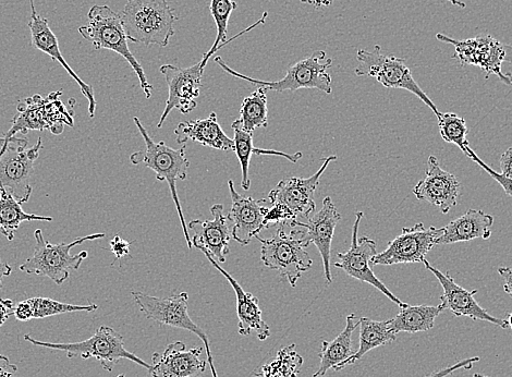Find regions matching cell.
I'll use <instances>...</instances> for the list:
<instances>
[{
  "mask_svg": "<svg viewBox=\"0 0 512 377\" xmlns=\"http://www.w3.org/2000/svg\"><path fill=\"white\" fill-rule=\"evenodd\" d=\"M287 225L289 233L286 224H280L273 237L263 239L258 235L255 238L262 243L261 259L264 265L278 271L282 281L296 287L302 274L311 269L313 261L307 252L310 245L304 239L306 228L297 221Z\"/></svg>",
  "mask_w": 512,
  "mask_h": 377,
  "instance_id": "cell-1",
  "label": "cell"
},
{
  "mask_svg": "<svg viewBox=\"0 0 512 377\" xmlns=\"http://www.w3.org/2000/svg\"><path fill=\"white\" fill-rule=\"evenodd\" d=\"M134 124L139 129L141 136L145 142V151L134 152L130 156V162L133 165L143 164L149 167L156 174V180L166 181L176 209L179 215L182 230L187 241V246L191 250L193 248L190 235L188 233V226L185 220L184 211L178 197L177 180H186L188 177V169L190 162L186 155V145L181 149L175 150L169 148L165 142L156 143L150 136L149 132L146 131L138 117H134Z\"/></svg>",
  "mask_w": 512,
  "mask_h": 377,
  "instance_id": "cell-2",
  "label": "cell"
},
{
  "mask_svg": "<svg viewBox=\"0 0 512 377\" xmlns=\"http://www.w3.org/2000/svg\"><path fill=\"white\" fill-rule=\"evenodd\" d=\"M129 42L167 47L178 17L167 0H127L120 14Z\"/></svg>",
  "mask_w": 512,
  "mask_h": 377,
  "instance_id": "cell-3",
  "label": "cell"
},
{
  "mask_svg": "<svg viewBox=\"0 0 512 377\" xmlns=\"http://www.w3.org/2000/svg\"><path fill=\"white\" fill-rule=\"evenodd\" d=\"M79 33L84 40L92 43L95 50L112 51L126 59L133 71L136 72L146 99H151L152 84L146 78L143 67L130 51L123 20L117 12L109 6H92L88 22L79 28Z\"/></svg>",
  "mask_w": 512,
  "mask_h": 377,
  "instance_id": "cell-4",
  "label": "cell"
},
{
  "mask_svg": "<svg viewBox=\"0 0 512 377\" xmlns=\"http://www.w3.org/2000/svg\"><path fill=\"white\" fill-rule=\"evenodd\" d=\"M105 237L104 233H99L77 238L70 243L53 245L44 239L41 229H36L34 233L36 246L33 255L22 263L19 269L29 275L48 277L58 286L63 285L70 273L79 270L83 261L89 257L87 251L71 255V249L81 246L85 241H94Z\"/></svg>",
  "mask_w": 512,
  "mask_h": 377,
  "instance_id": "cell-5",
  "label": "cell"
},
{
  "mask_svg": "<svg viewBox=\"0 0 512 377\" xmlns=\"http://www.w3.org/2000/svg\"><path fill=\"white\" fill-rule=\"evenodd\" d=\"M215 63L221 66L230 76L250 82L254 87L264 88L267 91L277 93L296 92L300 89H316L326 94H332V77L327 70L332 67L333 59H326L324 51H316L310 57L299 60L290 65L286 76L278 81L255 80L248 76L239 74L238 71L230 68L222 57H215Z\"/></svg>",
  "mask_w": 512,
  "mask_h": 377,
  "instance_id": "cell-6",
  "label": "cell"
},
{
  "mask_svg": "<svg viewBox=\"0 0 512 377\" xmlns=\"http://www.w3.org/2000/svg\"><path fill=\"white\" fill-rule=\"evenodd\" d=\"M24 339L34 346L64 351L69 359L81 357L84 360H88L94 358L101 363L102 368L107 372H112L116 364L124 359L137 363L145 369H151L150 363H146L126 349L123 336L115 331L114 328L106 325L97 328L92 337L79 343H47L35 339L29 334L24 336Z\"/></svg>",
  "mask_w": 512,
  "mask_h": 377,
  "instance_id": "cell-7",
  "label": "cell"
},
{
  "mask_svg": "<svg viewBox=\"0 0 512 377\" xmlns=\"http://www.w3.org/2000/svg\"><path fill=\"white\" fill-rule=\"evenodd\" d=\"M62 91L53 92L47 97L36 94L18 104L17 115L12 119V127L4 138L16 137L17 133L27 136L31 130H48L54 135H62L65 126L75 125L73 106L68 108L60 101Z\"/></svg>",
  "mask_w": 512,
  "mask_h": 377,
  "instance_id": "cell-8",
  "label": "cell"
},
{
  "mask_svg": "<svg viewBox=\"0 0 512 377\" xmlns=\"http://www.w3.org/2000/svg\"><path fill=\"white\" fill-rule=\"evenodd\" d=\"M359 67L355 74L358 77H371L388 89L406 90L416 96L432 109L436 116L441 112L420 85L413 79L405 58L395 55H385L380 45H375L372 51L359 50L357 54Z\"/></svg>",
  "mask_w": 512,
  "mask_h": 377,
  "instance_id": "cell-9",
  "label": "cell"
},
{
  "mask_svg": "<svg viewBox=\"0 0 512 377\" xmlns=\"http://www.w3.org/2000/svg\"><path fill=\"white\" fill-rule=\"evenodd\" d=\"M436 39L455 47L454 58L461 66H475L485 72L486 79L495 75L506 85H512V76L503 74V64L512 65V46L499 42L491 35H480L468 40H455L438 33Z\"/></svg>",
  "mask_w": 512,
  "mask_h": 377,
  "instance_id": "cell-10",
  "label": "cell"
},
{
  "mask_svg": "<svg viewBox=\"0 0 512 377\" xmlns=\"http://www.w3.org/2000/svg\"><path fill=\"white\" fill-rule=\"evenodd\" d=\"M132 297L138 304L141 312L146 319L152 320L158 324L181 328L197 335L204 344L207 362L210 364L213 377H218L215 363L211 351L209 337L204 333L201 327L195 324L190 318L188 312L189 295L187 293L175 294L169 298H158L139 291H133Z\"/></svg>",
  "mask_w": 512,
  "mask_h": 377,
  "instance_id": "cell-11",
  "label": "cell"
},
{
  "mask_svg": "<svg viewBox=\"0 0 512 377\" xmlns=\"http://www.w3.org/2000/svg\"><path fill=\"white\" fill-rule=\"evenodd\" d=\"M363 216V212L357 213L356 222L353 224L352 228L351 247L347 252L337 254L338 262L334 265L337 269L343 270L350 277L380 290L390 301L396 303L400 309H404L408 306V303L402 302L397 298L392 291L377 278L372 270V260L377 254L376 242L369 237L359 239V227Z\"/></svg>",
  "mask_w": 512,
  "mask_h": 377,
  "instance_id": "cell-12",
  "label": "cell"
},
{
  "mask_svg": "<svg viewBox=\"0 0 512 377\" xmlns=\"http://www.w3.org/2000/svg\"><path fill=\"white\" fill-rule=\"evenodd\" d=\"M443 231V228H426L423 223L402 228L401 234L388 243L386 250L375 255L372 266L423 263L426 255L436 246V240L442 236Z\"/></svg>",
  "mask_w": 512,
  "mask_h": 377,
  "instance_id": "cell-13",
  "label": "cell"
},
{
  "mask_svg": "<svg viewBox=\"0 0 512 377\" xmlns=\"http://www.w3.org/2000/svg\"><path fill=\"white\" fill-rule=\"evenodd\" d=\"M203 59L189 68H180L174 65H163L160 69L168 85L169 95L157 128H162L170 113L178 109L181 114L187 115L197 108V99L200 96L202 78L204 74Z\"/></svg>",
  "mask_w": 512,
  "mask_h": 377,
  "instance_id": "cell-14",
  "label": "cell"
},
{
  "mask_svg": "<svg viewBox=\"0 0 512 377\" xmlns=\"http://www.w3.org/2000/svg\"><path fill=\"white\" fill-rule=\"evenodd\" d=\"M337 156L322 158L323 165L309 178L292 177L279 182L275 189L268 194L271 203H280L286 206L295 220L306 218L309 220L315 212L314 193L320 184V179L326 172L329 164L336 162Z\"/></svg>",
  "mask_w": 512,
  "mask_h": 377,
  "instance_id": "cell-15",
  "label": "cell"
},
{
  "mask_svg": "<svg viewBox=\"0 0 512 377\" xmlns=\"http://www.w3.org/2000/svg\"><path fill=\"white\" fill-rule=\"evenodd\" d=\"M228 187L233 202L227 215L228 221L233 224L231 234L239 245L248 246L251 240L264 230L265 216L272 203L268 198L255 200L241 196L236 191L233 180H228Z\"/></svg>",
  "mask_w": 512,
  "mask_h": 377,
  "instance_id": "cell-16",
  "label": "cell"
},
{
  "mask_svg": "<svg viewBox=\"0 0 512 377\" xmlns=\"http://www.w3.org/2000/svg\"><path fill=\"white\" fill-rule=\"evenodd\" d=\"M426 270H429L438 279L443 287V294L440 298L441 306L444 310H449L457 318L467 316L473 321L490 322L506 330L508 323L506 320L494 318L489 312L480 306L475 295L478 290L468 291L455 282V279L449 273H442L433 267L426 259L423 261Z\"/></svg>",
  "mask_w": 512,
  "mask_h": 377,
  "instance_id": "cell-17",
  "label": "cell"
},
{
  "mask_svg": "<svg viewBox=\"0 0 512 377\" xmlns=\"http://www.w3.org/2000/svg\"><path fill=\"white\" fill-rule=\"evenodd\" d=\"M461 190L458 178L446 172L437 157L431 155L426 176L413 188V194L418 200L429 202L443 214H448L457 205Z\"/></svg>",
  "mask_w": 512,
  "mask_h": 377,
  "instance_id": "cell-18",
  "label": "cell"
},
{
  "mask_svg": "<svg viewBox=\"0 0 512 377\" xmlns=\"http://www.w3.org/2000/svg\"><path fill=\"white\" fill-rule=\"evenodd\" d=\"M202 348L187 349L184 343L168 345L163 354L155 352L152 357L150 375L153 377H201L207 360L201 359Z\"/></svg>",
  "mask_w": 512,
  "mask_h": 377,
  "instance_id": "cell-19",
  "label": "cell"
},
{
  "mask_svg": "<svg viewBox=\"0 0 512 377\" xmlns=\"http://www.w3.org/2000/svg\"><path fill=\"white\" fill-rule=\"evenodd\" d=\"M28 144L29 141L22 138L19 142L11 143L0 156V188L17 191L29 186L28 181L34 173V164L43 149V141L40 138L30 149H27Z\"/></svg>",
  "mask_w": 512,
  "mask_h": 377,
  "instance_id": "cell-20",
  "label": "cell"
},
{
  "mask_svg": "<svg viewBox=\"0 0 512 377\" xmlns=\"http://www.w3.org/2000/svg\"><path fill=\"white\" fill-rule=\"evenodd\" d=\"M30 5L31 18L29 20L28 27L31 32V42L33 47L50 56L55 60V62L62 65V67L68 72L69 76L79 84L82 94L89 102V114L90 118L93 119L96 113V100L93 88L88 83H85L66 62L62 51H60L57 36L50 27V22L38 14L34 0H30Z\"/></svg>",
  "mask_w": 512,
  "mask_h": 377,
  "instance_id": "cell-21",
  "label": "cell"
},
{
  "mask_svg": "<svg viewBox=\"0 0 512 377\" xmlns=\"http://www.w3.org/2000/svg\"><path fill=\"white\" fill-rule=\"evenodd\" d=\"M224 206L215 204L211 208L214 218L212 221L194 220L188 224V229L194 235L191 239L192 246L200 251L210 253L219 263H225L229 254L231 234L228 218L224 215Z\"/></svg>",
  "mask_w": 512,
  "mask_h": 377,
  "instance_id": "cell-22",
  "label": "cell"
},
{
  "mask_svg": "<svg viewBox=\"0 0 512 377\" xmlns=\"http://www.w3.org/2000/svg\"><path fill=\"white\" fill-rule=\"evenodd\" d=\"M340 221L341 214L329 197L324 199L322 209L312 218H309L308 223L297 221L300 226L306 228V237L304 239L307 240L309 245L314 243L321 254L327 285L333 283L331 271L332 242L336 226Z\"/></svg>",
  "mask_w": 512,
  "mask_h": 377,
  "instance_id": "cell-23",
  "label": "cell"
},
{
  "mask_svg": "<svg viewBox=\"0 0 512 377\" xmlns=\"http://www.w3.org/2000/svg\"><path fill=\"white\" fill-rule=\"evenodd\" d=\"M207 260L221 273L233 287L237 298L238 332L241 336H250L253 332L264 342L271 337V328L263 320V311L258 298L247 293L236 279L223 269L210 253L202 251Z\"/></svg>",
  "mask_w": 512,
  "mask_h": 377,
  "instance_id": "cell-24",
  "label": "cell"
},
{
  "mask_svg": "<svg viewBox=\"0 0 512 377\" xmlns=\"http://www.w3.org/2000/svg\"><path fill=\"white\" fill-rule=\"evenodd\" d=\"M175 135L179 144L194 141L215 150L235 151V142L218 124L216 113H212L205 119L180 123L175 130Z\"/></svg>",
  "mask_w": 512,
  "mask_h": 377,
  "instance_id": "cell-25",
  "label": "cell"
},
{
  "mask_svg": "<svg viewBox=\"0 0 512 377\" xmlns=\"http://www.w3.org/2000/svg\"><path fill=\"white\" fill-rule=\"evenodd\" d=\"M32 187L24 189L22 196L6 187L0 188V233L9 241L15 239L16 231L23 222H53V217L28 214L23 211L22 205L30 200Z\"/></svg>",
  "mask_w": 512,
  "mask_h": 377,
  "instance_id": "cell-26",
  "label": "cell"
},
{
  "mask_svg": "<svg viewBox=\"0 0 512 377\" xmlns=\"http://www.w3.org/2000/svg\"><path fill=\"white\" fill-rule=\"evenodd\" d=\"M494 217L481 210H469L457 220L444 227L443 234L436 240V245H453L475 239H490Z\"/></svg>",
  "mask_w": 512,
  "mask_h": 377,
  "instance_id": "cell-27",
  "label": "cell"
},
{
  "mask_svg": "<svg viewBox=\"0 0 512 377\" xmlns=\"http://www.w3.org/2000/svg\"><path fill=\"white\" fill-rule=\"evenodd\" d=\"M360 323L356 314L347 316V324L344 331L341 332L332 342L322 343L319 358L321 359L320 368L316 371L313 377H320L335 369L339 364L345 362L351 356L355 355V350L352 348V335L355 333Z\"/></svg>",
  "mask_w": 512,
  "mask_h": 377,
  "instance_id": "cell-28",
  "label": "cell"
},
{
  "mask_svg": "<svg viewBox=\"0 0 512 377\" xmlns=\"http://www.w3.org/2000/svg\"><path fill=\"white\" fill-rule=\"evenodd\" d=\"M360 323V342L359 349L355 355L351 356L345 362L339 364L334 370L339 372L352 366L361 360L369 351L381 346L395 342L397 334L389 328V321H374L369 318L359 319Z\"/></svg>",
  "mask_w": 512,
  "mask_h": 377,
  "instance_id": "cell-29",
  "label": "cell"
},
{
  "mask_svg": "<svg viewBox=\"0 0 512 377\" xmlns=\"http://www.w3.org/2000/svg\"><path fill=\"white\" fill-rule=\"evenodd\" d=\"M443 311L441 306H408L401 309L395 318L388 320L389 328L395 334H416L428 332L435 326L437 316Z\"/></svg>",
  "mask_w": 512,
  "mask_h": 377,
  "instance_id": "cell-30",
  "label": "cell"
},
{
  "mask_svg": "<svg viewBox=\"0 0 512 377\" xmlns=\"http://www.w3.org/2000/svg\"><path fill=\"white\" fill-rule=\"evenodd\" d=\"M267 90L258 88L243 100L240 115L233 125L243 131L253 133L258 128L268 126Z\"/></svg>",
  "mask_w": 512,
  "mask_h": 377,
  "instance_id": "cell-31",
  "label": "cell"
},
{
  "mask_svg": "<svg viewBox=\"0 0 512 377\" xmlns=\"http://www.w3.org/2000/svg\"><path fill=\"white\" fill-rule=\"evenodd\" d=\"M303 358L292 344L277 352L271 362L254 371L256 377H298L303 366Z\"/></svg>",
  "mask_w": 512,
  "mask_h": 377,
  "instance_id": "cell-32",
  "label": "cell"
},
{
  "mask_svg": "<svg viewBox=\"0 0 512 377\" xmlns=\"http://www.w3.org/2000/svg\"><path fill=\"white\" fill-rule=\"evenodd\" d=\"M238 7L234 0H211V15L215 20L217 36L211 50L203 55V62L207 65L213 55L222 50L221 45L227 41L228 22L233 11Z\"/></svg>",
  "mask_w": 512,
  "mask_h": 377,
  "instance_id": "cell-33",
  "label": "cell"
},
{
  "mask_svg": "<svg viewBox=\"0 0 512 377\" xmlns=\"http://www.w3.org/2000/svg\"><path fill=\"white\" fill-rule=\"evenodd\" d=\"M437 119L442 139L447 143L455 144L463 153L467 154L470 143L466 120L455 113H441Z\"/></svg>",
  "mask_w": 512,
  "mask_h": 377,
  "instance_id": "cell-34",
  "label": "cell"
},
{
  "mask_svg": "<svg viewBox=\"0 0 512 377\" xmlns=\"http://www.w3.org/2000/svg\"><path fill=\"white\" fill-rule=\"evenodd\" d=\"M33 309L34 320L51 318V316L73 313V312H95L99 309L96 304L89 306H76L65 302H59L50 298H31L28 299Z\"/></svg>",
  "mask_w": 512,
  "mask_h": 377,
  "instance_id": "cell-35",
  "label": "cell"
},
{
  "mask_svg": "<svg viewBox=\"0 0 512 377\" xmlns=\"http://www.w3.org/2000/svg\"><path fill=\"white\" fill-rule=\"evenodd\" d=\"M231 128H233L235 132V152L241 166V187L243 190L248 191L251 188V180L249 177L250 162L255 151L253 147V133L243 131L235 126H231Z\"/></svg>",
  "mask_w": 512,
  "mask_h": 377,
  "instance_id": "cell-36",
  "label": "cell"
},
{
  "mask_svg": "<svg viewBox=\"0 0 512 377\" xmlns=\"http://www.w3.org/2000/svg\"><path fill=\"white\" fill-rule=\"evenodd\" d=\"M466 155L474 163H477L479 166H481L487 174H489L495 181L498 182L499 185H501L507 196L512 198V178L505 177L504 175L495 172V170L492 169L489 165H486L481 160V158L474 153L473 150L469 149Z\"/></svg>",
  "mask_w": 512,
  "mask_h": 377,
  "instance_id": "cell-37",
  "label": "cell"
},
{
  "mask_svg": "<svg viewBox=\"0 0 512 377\" xmlns=\"http://www.w3.org/2000/svg\"><path fill=\"white\" fill-rule=\"evenodd\" d=\"M481 359L479 357H472L465 360H461L454 364V366H449L441 370L434 371L424 377H447L450 374H453L459 370H471L474 367L475 363H478Z\"/></svg>",
  "mask_w": 512,
  "mask_h": 377,
  "instance_id": "cell-38",
  "label": "cell"
},
{
  "mask_svg": "<svg viewBox=\"0 0 512 377\" xmlns=\"http://www.w3.org/2000/svg\"><path fill=\"white\" fill-rule=\"evenodd\" d=\"M109 245H111V251L115 255V258H116V260L114 261V263H115L116 261L124 259L126 257V255H129L132 242L127 241V240L121 238L120 236H116L111 241V243H109ZM114 263H113V265H114Z\"/></svg>",
  "mask_w": 512,
  "mask_h": 377,
  "instance_id": "cell-39",
  "label": "cell"
},
{
  "mask_svg": "<svg viewBox=\"0 0 512 377\" xmlns=\"http://www.w3.org/2000/svg\"><path fill=\"white\" fill-rule=\"evenodd\" d=\"M15 318L21 322H29L34 320L33 309L28 300L19 302L14 309Z\"/></svg>",
  "mask_w": 512,
  "mask_h": 377,
  "instance_id": "cell-40",
  "label": "cell"
},
{
  "mask_svg": "<svg viewBox=\"0 0 512 377\" xmlns=\"http://www.w3.org/2000/svg\"><path fill=\"white\" fill-rule=\"evenodd\" d=\"M14 301L10 299H0V327H2L9 316L14 314Z\"/></svg>",
  "mask_w": 512,
  "mask_h": 377,
  "instance_id": "cell-41",
  "label": "cell"
},
{
  "mask_svg": "<svg viewBox=\"0 0 512 377\" xmlns=\"http://www.w3.org/2000/svg\"><path fill=\"white\" fill-rule=\"evenodd\" d=\"M17 372L16 364H12L6 356L0 355V377H12Z\"/></svg>",
  "mask_w": 512,
  "mask_h": 377,
  "instance_id": "cell-42",
  "label": "cell"
},
{
  "mask_svg": "<svg viewBox=\"0 0 512 377\" xmlns=\"http://www.w3.org/2000/svg\"><path fill=\"white\" fill-rule=\"evenodd\" d=\"M498 274L503 278L505 293L512 299V267H498Z\"/></svg>",
  "mask_w": 512,
  "mask_h": 377,
  "instance_id": "cell-43",
  "label": "cell"
},
{
  "mask_svg": "<svg viewBox=\"0 0 512 377\" xmlns=\"http://www.w3.org/2000/svg\"><path fill=\"white\" fill-rule=\"evenodd\" d=\"M502 175L512 178V148H509L501 157Z\"/></svg>",
  "mask_w": 512,
  "mask_h": 377,
  "instance_id": "cell-44",
  "label": "cell"
},
{
  "mask_svg": "<svg viewBox=\"0 0 512 377\" xmlns=\"http://www.w3.org/2000/svg\"><path fill=\"white\" fill-rule=\"evenodd\" d=\"M302 4L313 6L316 9L331 7L335 0H300Z\"/></svg>",
  "mask_w": 512,
  "mask_h": 377,
  "instance_id": "cell-45",
  "label": "cell"
},
{
  "mask_svg": "<svg viewBox=\"0 0 512 377\" xmlns=\"http://www.w3.org/2000/svg\"><path fill=\"white\" fill-rule=\"evenodd\" d=\"M12 273V267L3 262L2 258H0V291L3 289L4 278L10 276Z\"/></svg>",
  "mask_w": 512,
  "mask_h": 377,
  "instance_id": "cell-46",
  "label": "cell"
},
{
  "mask_svg": "<svg viewBox=\"0 0 512 377\" xmlns=\"http://www.w3.org/2000/svg\"><path fill=\"white\" fill-rule=\"evenodd\" d=\"M21 139L14 137L10 139H6L4 137H0V156H2L6 150L8 149L11 143L19 142Z\"/></svg>",
  "mask_w": 512,
  "mask_h": 377,
  "instance_id": "cell-47",
  "label": "cell"
},
{
  "mask_svg": "<svg viewBox=\"0 0 512 377\" xmlns=\"http://www.w3.org/2000/svg\"><path fill=\"white\" fill-rule=\"evenodd\" d=\"M447 2H449L450 4H453L456 7H460V8L467 7L466 3L460 2V0H447Z\"/></svg>",
  "mask_w": 512,
  "mask_h": 377,
  "instance_id": "cell-48",
  "label": "cell"
},
{
  "mask_svg": "<svg viewBox=\"0 0 512 377\" xmlns=\"http://www.w3.org/2000/svg\"><path fill=\"white\" fill-rule=\"evenodd\" d=\"M506 321L508 323V327H510L512 331V312L508 314Z\"/></svg>",
  "mask_w": 512,
  "mask_h": 377,
  "instance_id": "cell-49",
  "label": "cell"
},
{
  "mask_svg": "<svg viewBox=\"0 0 512 377\" xmlns=\"http://www.w3.org/2000/svg\"><path fill=\"white\" fill-rule=\"evenodd\" d=\"M473 377H490V376H486V375L477 373V374H474Z\"/></svg>",
  "mask_w": 512,
  "mask_h": 377,
  "instance_id": "cell-50",
  "label": "cell"
},
{
  "mask_svg": "<svg viewBox=\"0 0 512 377\" xmlns=\"http://www.w3.org/2000/svg\"><path fill=\"white\" fill-rule=\"evenodd\" d=\"M117 377H126L124 374L118 375Z\"/></svg>",
  "mask_w": 512,
  "mask_h": 377,
  "instance_id": "cell-51",
  "label": "cell"
},
{
  "mask_svg": "<svg viewBox=\"0 0 512 377\" xmlns=\"http://www.w3.org/2000/svg\"><path fill=\"white\" fill-rule=\"evenodd\" d=\"M148 377H153L152 375H149Z\"/></svg>",
  "mask_w": 512,
  "mask_h": 377,
  "instance_id": "cell-52",
  "label": "cell"
}]
</instances>
